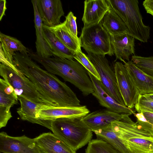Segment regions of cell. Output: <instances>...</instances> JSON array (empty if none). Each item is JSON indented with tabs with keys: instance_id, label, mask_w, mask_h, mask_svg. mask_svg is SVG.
<instances>
[{
	"instance_id": "obj_1",
	"label": "cell",
	"mask_w": 153,
	"mask_h": 153,
	"mask_svg": "<svg viewBox=\"0 0 153 153\" xmlns=\"http://www.w3.org/2000/svg\"><path fill=\"white\" fill-rule=\"evenodd\" d=\"M27 53L16 52L13 56V64L43 96L56 106L81 105L80 100L71 88L54 75L41 68Z\"/></svg>"
},
{
	"instance_id": "obj_2",
	"label": "cell",
	"mask_w": 153,
	"mask_h": 153,
	"mask_svg": "<svg viewBox=\"0 0 153 153\" xmlns=\"http://www.w3.org/2000/svg\"><path fill=\"white\" fill-rule=\"evenodd\" d=\"M28 53L33 60L41 64L49 73L57 75L68 82L86 96L94 91L93 83L87 71L78 61L56 57H45L27 49Z\"/></svg>"
},
{
	"instance_id": "obj_3",
	"label": "cell",
	"mask_w": 153,
	"mask_h": 153,
	"mask_svg": "<svg viewBox=\"0 0 153 153\" xmlns=\"http://www.w3.org/2000/svg\"><path fill=\"white\" fill-rule=\"evenodd\" d=\"M130 115L124 114L111 127L131 153H153V134L145 130Z\"/></svg>"
},
{
	"instance_id": "obj_4",
	"label": "cell",
	"mask_w": 153,
	"mask_h": 153,
	"mask_svg": "<svg viewBox=\"0 0 153 153\" xmlns=\"http://www.w3.org/2000/svg\"><path fill=\"white\" fill-rule=\"evenodd\" d=\"M83 117H60L52 122L53 133L76 151L88 144L93 136Z\"/></svg>"
},
{
	"instance_id": "obj_5",
	"label": "cell",
	"mask_w": 153,
	"mask_h": 153,
	"mask_svg": "<svg viewBox=\"0 0 153 153\" xmlns=\"http://www.w3.org/2000/svg\"><path fill=\"white\" fill-rule=\"evenodd\" d=\"M110 7L120 16L127 26L129 34L140 42H147L150 27L143 21L138 0H106Z\"/></svg>"
},
{
	"instance_id": "obj_6",
	"label": "cell",
	"mask_w": 153,
	"mask_h": 153,
	"mask_svg": "<svg viewBox=\"0 0 153 153\" xmlns=\"http://www.w3.org/2000/svg\"><path fill=\"white\" fill-rule=\"evenodd\" d=\"M111 36L102 25L101 21L84 25L80 37L81 46L88 53L112 56L114 55Z\"/></svg>"
},
{
	"instance_id": "obj_7",
	"label": "cell",
	"mask_w": 153,
	"mask_h": 153,
	"mask_svg": "<svg viewBox=\"0 0 153 153\" xmlns=\"http://www.w3.org/2000/svg\"><path fill=\"white\" fill-rule=\"evenodd\" d=\"M0 75L13 88L16 94L36 103L55 106L37 90L32 82L20 72L4 64H0Z\"/></svg>"
},
{
	"instance_id": "obj_8",
	"label": "cell",
	"mask_w": 153,
	"mask_h": 153,
	"mask_svg": "<svg viewBox=\"0 0 153 153\" xmlns=\"http://www.w3.org/2000/svg\"><path fill=\"white\" fill-rule=\"evenodd\" d=\"M88 53L87 56L99 75L103 87L118 103L126 106L117 86L114 71L110 65L105 56Z\"/></svg>"
},
{
	"instance_id": "obj_9",
	"label": "cell",
	"mask_w": 153,
	"mask_h": 153,
	"mask_svg": "<svg viewBox=\"0 0 153 153\" xmlns=\"http://www.w3.org/2000/svg\"><path fill=\"white\" fill-rule=\"evenodd\" d=\"M114 68L117 86L125 105L132 109L140 94L122 63L116 62Z\"/></svg>"
},
{
	"instance_id": "obj_10",
	"label": "cell",
	"mask_w": 153,
	"mask_h": 153,
	"mask_svg": "<svg viewBox=\"0 0 153 153\" xmlns=\"http://www.w3.org/2000/svg\"><path fill=\"white\" fill-rule=\"evenodd\" d=\"M0 152L4 153H41L34 139L25 135L19 137L0 133Z\"/></svg>"
},
{
	"instance_id": "obj_11",
	"label": "cell",
	"mask_w": 153,
	"mask_h": 153,
	"mask_svg": "<svg viewBox=\"0 0 153 153\" xmlns=\"http://www.w3.org/2000/svg\"><path fill=\"white\" fill-rule=\"evenodd\" d=\"M87 73L93 85L94 91L92 94L97 98L101 105L121 114L130 115L135 113L132 109L118 103L105 89L100 81L89 72L87 71Z\"/></svg>"
},
{
	"instance_id": "obj_12",
	"label": "cell",
	"mask_w": 153,
	"mask_h": 153,
	"mask_svg": "<svg viewBox=\"0 0 153 153\" xmlns=\"http://www.w3.org/2000/svg\"><path fill=\"white\" fill-rule=\"evenodd\" d=\"M38 11L43 24L48 27L60 24L61 17L64 16L60 0H37Z\"/></svg>"
},
{
	"instance_id": "obj_13",
	"label": "cell",
	"mask_w": 153,
	"mask_h": 153,
	"mask_svg": "<svg viewBox=\"0 0 153 153\" xmlns=\"http://www.w3.org/2000/svg\"><path fill=\"white\" fill-rule=\"evenodd\" d=\"M89 112L85 105L61 107L45 105L38 113L40 119L53 121L60 117H84Z\"/></svg>"
},
{
	"instance_id": "obj_14",
	"label": "cell",
	"mask_w": 153,
	"mask_h": 153,
	"mask_svg": "<svg viewBox=\"0 0 153 153\" xmlns=\"http://www.w3.org/2000/svg\"><path fill=\"white\" fill-rule=\"evenodd\" d=\"M18 97L20 107L17 109V112L21 119L39 124L51 130L52 121L40 119L38 113V110L46 104L36 103L22 97Z\"/></svg>"
},
{
	"instance_id": "obj_15",
	"label": "cell",
	"mask_w": 153,
	"mask_h": 153,
	"mask_svg": "<svg viewBox=\"0 0 153 153\" xmlns=\"http://www.w3.org/2000/svg\"><path fill=\"white\" fill-rule=\"evenodd\" d=\"M123 114L105 109L89 113L83 117L82 120L90 130L94 132L105 128L113 122L120 119Z\"/></svg>"
},
{
	"instance_id": "obj_16",
	"label": "cell",
	"mask_w": 153,
	"mask_h": 153,
	"mask_svg": "<svg viewBox=\"0 0 153 153\" xmlns=\"http://www.w3.org/2000/svg\"><path fill=\"white\" fill-rule=\"evenodd\" d=\"M33 139L41 153H76L51 132L43 133Z\"/></svg>"
},
{
	"instance_id": "obj_17",
	"label": "cell",
	"mask_w": 153,
	"mask_h": 153,
	"mask_svg": "<svg viewBox=\"0 0 153 153\" xmlns=\"http://www.w3.org/2000/svg\"><path fill=\"white\" fill-rule=\"evenodd\" d=\"M111 43L115 56V61L118 59L125 63L129 61L130 56L135 54V38L128 33L111 36Z\"/></svg>"
},
{
	"instance_id": "obj_18",
	"label": "cell",
	"mask_w": 153,
	"mask_h": 153,
	"mask_svg": "<svg viewBox=\"0 0 153 153\" xmlns=\"http://www.w3.org/2000/svg\"><path fill=\"white\" fill-rule=\"evenodd\" d=\"M109 8L110 6L106 0H85L82 18L84 25L101 21Z\"/></svg>"
},
{
	"instance_id": "obj_19",
	"label": "cell",
	"mask_w": 153,
	"mask_h": 153,
	"mask_svg": "<svg viewBox=\"0 0 153 153\" xmlns=\"http://www.w3.org/2000/svg\"><path fill=\"white\" fill-rule=\"evenodd\" d=\"M124 66L140 94L153 93V77L146 74L131 61Z\"/></svg>"
},
{
	"instance_id": "obj_20",
	"label": "cell",
	"mask_w": 153,
	"mask_h": 153,
	"mask_svg": "<svg viewBox=\"0 0 153 153\" xmlns=\"http://www.w3.org/2000/svg\"><path fill=\"white\" fill-rule=\"evenodd\" d=\"M44 39L54 57L73 59L75 51L64 44L54 33L43 25Z\"/></svg>"
},
{
	"instance_id": "obj_21",
	"label": "cell",
	"mask_w": 153,
	"mask_h": 153,
	"mask_svg": "<svg viewBox=\"0 0 153 153\" xmlns=\"http://www.w3.org/2000/svg\"><path fill=\"white\" fill-rule=\"evenodd\" d=\"M31 2L34 10V21L36 36V53L38 55L43 57H48L53 56L43 37V23L38 11L37 0H31Z\"/></svg>"
},
{
	"instance_id": "obj_22",
	"label": "cell",
	"mask_w": 153,
	"mask_h": 153,
	"mask_svg": "<svg viewBox=\"0 0 153 153\" xmlns=\"http://www.w3.org/2000/svg\"><path fill=\"white\" fill-rule=\"evenodd\" d=\"M0 114L9 115L10 108L18 102V97L13 87L3 79H0Z\"/></svg>"
},
{
	"instance_id": "obj_23",
	"label": "cell",
	"mask_w": 153,
	"mask_h": 153,
	"mask_svg": "<svg viewBox=\"0 0 153 153\" xmlns=\"http://www.w3.org/2000/svg\"><path fill=\"white\" fill-rule=\"evenodd\" d=\"M101 23L111 36L126 33L129 34V30L124 22L110 7L102 18Z\"/></svg>"
},
{
	"instance_id": "obj_24",
	"label": "cell",
	"mask_w": 153,
	"mask_h": 153,
	"mask_svg": "<svg viewBox=\"0 0 153 153\" xmlns=\"http://www.w3.org/2000/svg\"><path fill=\"white\" fill-rule=\"evenodd\" d=\"M0 46L3 51L6 59L13 64V56L16 52H27L26 48L16 38L6 35L0 32Z\"/></svg>"
},
{
	"instance_id": "obj_25",
	"label": "cell",
	"mask_w": 153,
	"mask_h": 153,
	"mask_svg": "<svg viewBox=\"0 0 153 153\" xmlns=\"http://www.w3.org/2000/svg\"><path fill=\"white\" fill-rule=\"evenodd\" d=\"M111 124L105 128L94 132L97 139L105 141L119 153H131L114 131Z\"/></svg>"
},
{
	"instance_id": "obj_26",
	"label": "cell",
	"mask_w": 153,
	"mask_h": 153,
	"mask_svg": "<svg viewBox=\"0 0 153 153\" xmlns=\"http://www.w3.org/2000/svg\"><path fill=\"white\" fill-rule=\"evenodd\" d=\"M43 26L53 33L64 44L72 50L76 52L81 48L79 38H76L70 33L62 23L59 25L48 27L43 24Z\"/></svg>"
},
{
	"instance_id": "obj_27",
	"label": "cell",
	"mask_w": 153,
	"mask_h": 153,
	"mask_svg": "<svg viewBox=\"0 0 153 153\" xmlns=\"http://www.w3.org/2000/svg\"><path fill=\"white\" fill-rule=\"evenodd\" d=\"M85 153H119L109 144L102 140L92 139L88 144Z\"/></svg>"
},
{
	"instance_id": "obj_28",
	"label": "cell",
	"mask_w": 153,
	"mask_h": 153,
	"mask_svg": "<svg viewBox=\"0 0 153 153\" xmlns=\"http://www.w3.org/2000/svg\"><path fill=\"white\" fill-rule=\"evenodd\" d=\"M131 61L139 68L153 77V56L147 57L133 55Z\"/></svg>"
},
{
	"instance_id": "obj_29",
	"label": "cell",
	"mask_w": 153,
	"mask_h": 153,
	"mask_svg": "<svg viewBox=\"0 0 153 153\" xmlns=\"http://www.w3.org/2000/svg\"><path fill=\"white\" fill-rule=\"evenodd\" d=\"M74 59L79 63L86 70L98 80L100 81V78L93 65L88 58L87 56L79 48L75 52Z\"/></svg>"
},
{
	"instance_id": "obj_30",
	"label": "cell",
	"mask_w": 153,
	"mask_h": 153,
	"mask_svg": "<svg viewBox=\"0 0 153 153\" xmlns=\"http://www.w3.org/2000/svg\"><path fill=\"white\" fill-rule=\"evenodd\" d=\"M134 115L137 123L144 129L153 134V113L143 111Z\"/></svg>"
},
{
	"instance_id": "obj_31",
	"label": "cell",
	"mask_w": 153,
	"mask_h": 153,
	"mask_svg": "<svg viewBox=\"0 0 153 153\" xmlns=\"http://www.w3.org/2000/svg\"><path fill=\"white\" fill-rule=\"evenodd\" d=\"M134 107L138 113L143 111L153 113V100L146 97L143 94H140Z\"/></svg>"
},
{
	"instance_id": "obj_32",
	"label": "cell",
	"mask_w": 153,
	"mask_h": 153,
	"mask_svg": "<svg viewBox=\"0 0 153 153\" xmlns=\"http://www.w3.org/2000/svg\"><path fill=\"white\" fill-rule=\"evenodd\" d=\"M76 19L73 13L70 11L66 16L65 20L62 23L70 33L76 38H79L77 36Z\"/></svg>"
},
{
	"instance_id": "obj_33",
	"label": "cell",
	"mask_w": 153,
	"mask_h": 153,
	"mask_svg": "<svg viewBox=\"0 0 153 153\" xmlns=\"http://www.w3.org/2000/svg\"><path fill=\"white\" fill-rule=\"evenodd\" d=\"M143 5L146 13L153 16V0H145L143 1Z\"/></svg>"
},
{
	"instance_id": "obj_34",
	"label": "cell",
	"mask_w": 153,
	"mask_h": 153,
	"mask_svg": "<svg viewBox=\"0 0 153 153\" xmlns=\"http://www.w3.org/2000/svg\"><path fill=\"white\" fill-rule=\"evenodd\" d=\"M6 1L0 0V20L1 21L3 16L5 15V12L7 9L6 7Z\"/></svg>"
},
{
	"instance_id": "obj_35",
	"label": "cell",
	"mask_w": 153,
	"mask_h": 153,
	"mask_svg": "<svg viewBox=\"0 0 153 153\" xmlns=\"http://www.w3.org/2000/svg\"><path fill=\"white\" fill-rule=\"evenodd\" d=\"M143 95H144L146 97L149 99L153 100V93Z\"/></svg>"
},
{
	"instance_id": "obj_36",
	"label": "cell",
	"mask_w": 153,
	"mask_h": 153,
	"mask_svg": "<svg viewBox=\"0 0 153 153\" xmlns=\"http://www.w3.org/2000/svg\"><path fill=\"white\" fill-rule=\"evenodd\" d=\"M0 153H1V152H0Z\"/></svg>"
}]
</instances>
